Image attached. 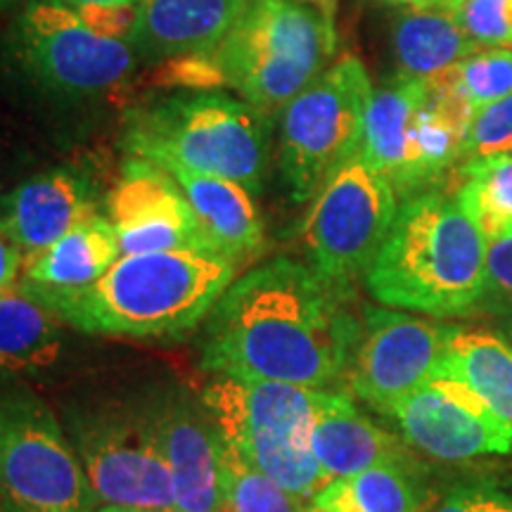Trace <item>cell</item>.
Instances as JSON below:
<instances>
[{"instance_id": "cell-1", "label": "cell", "mask_w": 512, "mask_h": 512, "mask_svg": "<svg viewBox=\"0 0 512 512\" xmlns=\"http://www.w3.org/2000/svg\"><path fill=\"white\" fill-rule=\"evenodd\" d=\"M351 290L290 256L235 280L207 316L202 368L211 375L332 389L347 375L361 318Z\"/></svg>"}, {"instance_id": "cell-2", "label": "cell", "mask_w": 512, "mask_h": 512, "mask_svg": "<svg viewBox=\"0 0 512 512\" xmlns=\"http://www.w3.org/2000/svg\"><path fill=\"white\" fill-rule=\"evenodd\" d=\"M235 266L209 249L124 254L93 285L34 294L88 335L171 339L207 320L233 285Z\"/></svg>"}, {"instance_id": "cell-3", "label": "cell", "mask_w": 512, "mask_h": 512, "mask_svg": "<svg viewBox=\"0 0 512 512\" xmlns=\"http://www.w3.org/2000/svg\"><path fill=\"white\" fill-rule=\"evenodd\" d=\"M489 245L456 200L439 190L399 204L396 219L366 273L375 302L437 320L479 313Z\"/></svg>"}, {"instance_id": "cell-4", "label": "cell", "mask_w": 512, "mask_h": 512, "mask_svg": "<svg viewBox=\"0 0 512 512\" xmlns=\"http://www.w3.org/2000/svg\"><path fill=\"white\" fill-rule=\"evenodd\" d=\"M268 117L221 91L178 93L128 117L124 147L164 169L228 178L256 197L268 169Z\"/></svg>"}, {"instance_id": "cell-5", "label": "cell", "mask_w": 512, "mask_h": 512, "mask_svg": "<svg viewBox=\"0 0 512 512\" xmlns=\"http://www.w3.org/2000/svg\"><path fill=\"white\" fill-rule=\"evenodd\" d=\"M209 53L223 86L271 119L328 69L337 31L299 0H256Z\"/></svg>"}, {"instance_id": "cell-6", "label": "cell", "mask_w": 512, "mask_h": 512, "mask_svg": "<svg viewBox=\"0 0 512 512\" xmlns=\"http://www.w3.org/2000/svg\"><path fill=\"white\" fill-rule=\"evenodd\" d=\"M316 401L318 389L226 375H216L202 394L228 456L302 501L328 484L311 451Z\"/></svg>"}, {"instance_id": "cell-7", "label": "cell", "mask_w": 512, "mask_h": 512, "mask_svg": "<svg viewBox=\"0 0 512 512\" xmlns=\"http://www.w3.org/2000/svg\"><path fill=\"white\" fill-rule=\"evenodd\" d=\"M472 114L441 74L396 79L370 98L361 155L392 183L396 195L434 190L463 152Z\"/></svg>"}, {"instance_id": "cell-8", "label": "cell", "mask_w": 512, "mask_h": 512, "mask_svg": "<svg viewBox=\"0 0 512 512\" xmlns=\"http://www.w3.org/2000/svg\"><path fill=\"white\" fill-rule=\"evenodd\" d=\"M64 430L98 505L176 510L152 399L74 408Z\"/></svg>"}, {"instance_id": "cell-9", "label": "cell", "mask_w": 512, "mask_h": 512, "mask_svg": "<svg viewBox=\"0 0 512 512\" xmlns=\"http://www.w3.org/2000/svg\"><path fill=\"white\" fill-rule=\"evenodd\" d=\"M373 83L358 57H342L280 112V171L294 202H309L363 145Z\"/></svg>"}, {"instance_id": "cell-10", "label": "cell", "mask_w": 512, "mask_h": 512, "mask_svg": "<svg viewBox=\"0 0 512 512\" xmlns=\"http://www.w3.org/2000/svg\"><path fill=\"white\" fill-rule=\"evenodd\" d=\"M0 503L12 512L98 508L67 430L27 389L0 392Z\"/></svg>"}, {"instance_id": "cell-11", "label": "cell", "mask_w": 512, "mask_h": 512, "mask_svg": "<svg viewBox=\"0 0 512 512\" xmlns=\"http://www.w3.org/2000/svg\"><path fill=\"white\" fill-rule=\"evenodd\" d=\"M399 211V195L361 150L339 164L313 195L302 226L309 266L325 280L351 290L366 278Z\"/></svg>"}, {"instance_id": "cell-12", "label": "cell", "mask_w": 512, "mask_h": 512, "mask_svg": "<svg viewBox=\"0 0 512 512\" xmlns=\"http://www.w3.org/2000/svg\"><path fill=\"white\" fill-rule=\"evenodd\" d=\"M12 57L31 81L64 98H93L126 81L138 62L131 41L95 34L72 5L34 0L10 34Z\"/></svg>"}, {"instance_id": "cell-13", "label": "cell", "mask_w": 512, "mask_h": 512, "mask_svg": "<svg viewBox=\"0 0 512 512\" xmlns=\"http://www.w3.org/2000/svg\"><path fill=\"white\" fill-rule=\"evenodd\" d=\"M453 325L366 306L344 387L384 415L413 389L434 380Z\"/></svg>"}, {"instance_id": "cell-14", "label": "cell", "mask_w": 512, "mask_h": 512, "mask_svg": "<svg viewBox=\"0 0 512 512\" xmlns=\"http://www.w3.org/2000/svg\"><path fill=\"white\" fill-rule=\"evenodd\" d=\"M422 460L463 465L512 453V432L456 380H430L382 415Z\"/></svg>"}, {"instance_id": "cell-15", "label": "cell", "mask_w": 512, "mask_h": 512, "mask_svg": "<svg viewBox=\"0 0 512 512\" xmlns=\"http://www.w3.org/2000/svg\"><path fill=\"white\" fill-rule=\"evenodd\" d=\"M107 216L124 254L209 249L207 235L176 178L150 159L128 157L107 195Z\"/></svg>"}, {"instance_id": "cell-16", "label": "cell", "mask_w": 512, "mask_h": 512, "mask_svg": "<svg viewBox=\"0 0 512 512\" xmlns=\"http://www.w3.org/2000/svg\"><path fill=\"white\" fill-rule=\"evenodd\" d=\"M176 512H226V446L202 399L185 392L152 396Z\"/></svg>"}, {"instance_id": "cell-17", "label": "cell", "mask_w": 512, "mask_h": 512, "mask_svg": "<svg viewBox=\"0 0 512 512\" xmlns=\"http://www.w3.org/2000/svg\"><path fill=\"white\" fill-rule=\"evenodd\" d=\"M93 214H98V188L91 176L62 166L17 185L0 204V228L19 252L34 254Z\"/></svg>"}, {"instance_id": "cell-18", "label": "cell", "mask_w": 512, "mask_h": 512, "mask_svg": "<svg viewBox=\"0 0 512 512\" xmlns=\"http://www.w3.org/2000/svg\"><path fill=\"white\" fill-rule=\"evenodd\" d=\"M311 451L328 482L377 465L422 463V458L399 434L370 420L356 406L351 394L337 389H318Z\"/></svg>"}, {"instance_id": "cell-19", "label": "cell", "mask_w": 512, "mask_h": 512, "mask_svg": "<svg viewBox=\"0 0 512 512\" xmlns=\"http://www.w3.org/2000/svg\"><path fill=\"white\" fill-rule=\"evenodd\" d=\"M131 43L138 55L171 57L207 53L238 22L245 0H140Z\"/></svg>"}, {"instance_id": "cell-20", "label": "cell", "mask_w": 512, "mask_h": 512, "mask_svg": "<svg viewBox=\"0 0 512 512\" xmlns=\"http://www.w3.org/2000/svg\"><path fill=\"white\" fill-rule=\"evenodd\" d=\"M166 171L181 185L214 252L228 256L233 264H242L261 252L266 235L264 216L245 185L181 166H169Z\"/></svg>"}, {"instance_id": "cell-21", "label": "cell", "mask_w": 512, "mask_h": 512, "mask_svg": "<svg viewBox=\"0 0 512 512\" xmlns=\"http://www.w3.org/2000/svg\"><path fill=\"white\" fill-rule=\"evenodd\" d=\"M121 256L110 216L93 214L53 245L22 259V285L31 292L81 290L105 275Z\"/></svg>"}, {"instance_id": "cell-22", "label": "cell", "mask_w": 512, "mask_h": 512, "mask_svg": "<svg viewBox=\"0 0 512 512\" xmlns=\"http://www.w3.org/2000/svg\"><path fill=\"white\" fill-rule=\"evenodd\" d=\"M439 501L427 460L413 465H377L330 479L313 496L325 512H430Z\"/></svg>"}, {"instance_id": "cell-23", "label": "cell", "mask_w": 512, "mask_h": 512, "mask_svg": "<svg viewBox=\"0 0 512 512\" xmlns=\"http://www.w3.org/2000/svg\"><path fill=\"white\" fill-rule=\"evenodd\" d=\"M434 380H456L512 432V347L496 330L453 325Z\"/></svg>"}, {"instance_id": "cell-24", "label": "cell", "mask_w": 512, "mask_h": 512, "mask_svg": "<svg viewBox=\"0 0 512 512\" xmlns=\"http://www.w3.org/2000/svg\"><path fill=\"white\" fill-rule=\"evenodd\" d=\"M479 50L451 10L406 8L392 22V53L399 79H437Z\"/></svg>"}, {"instance_id": "cell-25", "label": "cell", "mask_w": 512, "mask_h": 512, "mask_svg": "<svg viewBox=\"0 0 512 512\" xmlns=\"http://www.w3.org/2000/svg\"><path fill=\"white\" fill-rule=\"evenodd\" d=\"M64 320L22 283L0 290V373H38L62 349Z\"/></svg>"}, {"instance_id": "cell-26", "label": "cell", "mask_w": 512, "mask_h": 512, "mask_svg": "<svg viewBox=\"0 0 512 512\" xmlns=\"http://www.w3.org/2000/svg\"><path fill=\"white\" fill-rule=\"evenodd\" d=\"M460 178L456 202L486 245L512 238V157L470 159L460 169Z\"/></svg>"}, {"instance_id": "cell-27", "label": "cell", "mask_w": 512, "mask_h": 512, "mask_svg": "<svg viewBox=\"0 0 512 512\" xmlns=\"http://www.w3.org/2000/svg\"><path fill=\"white\" fill-rule=\"evenodd\" d=\"M444 76L475 117L482 107L512 95V48L479 50Z\"/></svg>"}, {"instance_id": "cell-28", "label": "cell", "mask_w": 512, "mask_h": 512, "mask_svg": "<svg viewBox=\"0 0 512 512\" xmlns=\"http://www.w3.org/2000/svg\"><path fill=\"white\" fill-rule=\"evenodd\" d=\"M226 512H304L306 501L292 496L271 477L261 475L226 453Z\"/></svg>"}, {"instance_id": "cell-29", "label": "cell", "mask_w": 512, "mask_h": 512, "mask_svg": "<svg viewBox=\"0 0 512 512\" xmlns=\"http://www.w3.org/2000/svg\"><path fill=\"white\" fill-rule=\"evenodd\" d=\"M430 512H512V472L460 479Z\"/></svg>"}, {"instance_id": "cell-30", "label": "cell", "mask_w": 512, "mask_h": 512, "mask_svg": "<svg viewBox=\"0 0 512 512\" xmlns=\"http://www.w3.org/2000/svg\"><path fill=\"white\" fill-rule=\"evenodd\" d=\"M451 15L479 48H512V0H456Z\"/></svg>"}, {"instance_id": "cell-31", "label": "cell", "mask_w": 512, "mask_h": 512, "mask_svg": "<svg viewBox=\"0 0 512 512\" xmlns=\"http://www.w3.org/2000/svg\"><path fill=\"white\" fill-rule=\"evenodd\" d=\"M508 152H512V95L482 107L470 119L460 157L470 162V159L508 155Z\"/></svg>"}, {"instance_id": "cell-32", "label": "cell", "mask_w": 512, "mask_h": 512, "mask_svg": "<svg viewBox=\"0 0 512 512\" xmlns=\"http://www.w3.org/2000/svg\"><path fill=\"white\" fill-rule=\"evenodd\" d=\"M479 313L496 320L512 316V238L489 245L486 287Z\"/></svg>"}, {"instance_id": "cell-33", "label": "cell", "mask_w": 512, "mask_h": 512, "mask_svg": "<svg viewBox=\"0 0 512 512\" xmlns=\"http://www.w3.org/2000/svg\"><path fill=\"white\" fill-rule=\"evenodd\" d=\"M95 34L131 41L138 24V3H91L74 8Z\"/></svg>"}, {"instance_id": "cell-34", "label": "cell", "mask_w": 512, "mask_h": 512, "mask_svg": "<svg viewBox=\"0 0 512 512\" xmlns=\"http://www.w3.org/2000/svg\"><path fill=\"white\" fill-rule=\"evenodd\" d=\"M164 79L183 91H216L223 86V76L214 57L207 53L171 57L164 69Z\"/></svg>"}, {"instance_id": "cell-35", "label": "cell", "mask_w": 512, "mask_h": 512, "mask_svg": "<svg viewBox=\"0 0 512 512\" xmlns=\"http://www.w3.org/2000/svg\"><path fill=\"white\" fill-rule=\"evenodd\" d=\"M19 271H22V252L0 228V290L15 285Z\"/></svg>"}, {"instance_id": "cell-36", "label": "cell", "mask_w": 512, "mask_h": 512, "mask_svg": "<svg viewBox=\"0 0 512 512\" xmlns=\"http://www.w3.org/2000/svg\"><path fill=\"white\" fill-rule=\"evenodd\" d=\"M387 3L401 5V8H418V10H451L456 0H387Z\"/></svg>"}, {"instance_id": "cell-37", "label": "cell", "mask_w": 512, "mask_h": 512, "mask_svg": "<svg viewBox=\"0 0 512 512\" xmlns=\"http://www.w3.org/2000/svg\"><path fill=\"white\" fill-rule=\"evenodd\" d=\"M299 3L309 5V8H313L316 12H320L328 22H335V15H337V5L339 0H299Z\"/></svg>"}, {"instance_id": "cell-38", "label": "cell", "mask_w": 512, "mask_h": 512, "mask_svg": "<svg viewBox=\"0 0 512 512\" xmlns=\"http://www.w3.org/2000/svg\"><path fill=\"white\" fill-rule=\"evenodd\" d=\"M496 332H498V335H501V337L505 339V342H508L510 347H512V316L498 320V325H496Z\"/></svg>"}, {"instance_id": "cell-39", "label": "cell", "mask_w": 512, "mask_h": 512, "mask_svg": "<svg viewBox=\"0 0 512 512\" xmlns=\"http://www.w3.org/2000/svg\"><path fill=\"white\" fill-rule=\"evenodd\" d=\"M93 512H157V510H140V508H124V505H98ZM176 512V510H169Z\"/></svg>"}, {"instance_id": "cell-40", "label": "cell", "mask_w": 512, "mask_h": 512, "mask_svg": "<svg viewBox=\"0 0 512 512\" xmlns=\"http://www.w3.org/2000/svg\"><path fill=\"white\" fill-rule=\"evenodd\" d=\"M62 3L79 8V5H91V3H140V0H62Z\"/></svg>"}, {"instance_id": "cell-41", "label": "cell", "mask_w": 512, "mask_h": 512, "mask_svg": "<svg viewBox=\"0 0 512 512\" xmlns=\"http://www.w3.org/2000/svg\"><path fill=\"white\" fill-rule=\"evenodd\" d=\"M304 512H325V510H323V508H318V505H313V503H311V505H306V510H304Z\"/></svg>"}, {"instance_id": "cell-42", "label": "cell", "mask_w": 512, "mask_h": 512, "mask_svg": "<svg viewBox=\"0 0 512 512\" xmlns=\"http://www.w3.org/2000/svg\"><path fill=\"white\" fill-rule=\"evenodd\" d=\"M12 0H0V8H5V5H10Z\"/></svg>"}, {"instance_id": "cell-43", "label": "cell", "mask_w": 512, "mask_h": 512, "mask_svg": "<svg viewBox=\"0 0 512 512\" xmlns=\"http://www.w3.org/2000/svg\"><path fill=\"white\" fill-rule=\"evenodd\" d=\"M0 512H12V510H10V508H5V505L0 503Z\"/></svg>"}, {"instance_id": "cell-44", "label": "cell", "mask_w": 512, "mask_h": 512, "mask_svg": "<svg viewBox=\"0 0 512 512\" xmlns=\"http://www.w3.org/2000/svg\"><path fill=\"white\" fill-rule=\"evenodd\" d=\"M245 3H247V5H249V3H256V0H245Z\"/></svg>"}]
</instances>
